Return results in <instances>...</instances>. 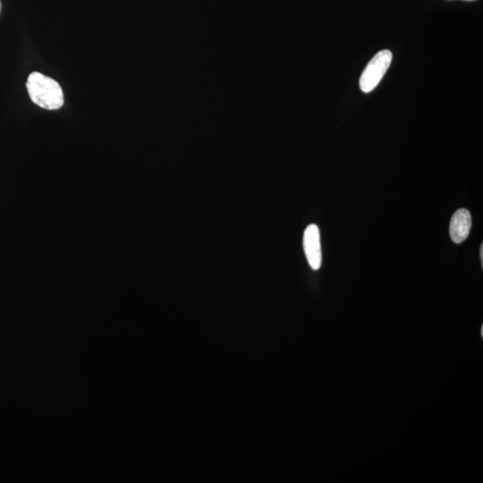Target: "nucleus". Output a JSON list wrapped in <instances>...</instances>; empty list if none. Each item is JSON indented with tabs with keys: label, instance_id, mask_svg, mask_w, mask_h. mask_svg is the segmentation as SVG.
I'll return each instance as SVG.
<instances>
[{
	"label": "nucleus",
	"instance_id": "nucleus-5",
	"mask_svg": "<svg viewBox=\"0 0 483 483\" xmlns=\"http://www.w3.org/2000/svg\"><path fill=\"white\" fill-rule=\"evenodd\" d=\"M479 258H481L482 267H483V244L479 247Z\"/></svg>",
	"mask_w": 483,
	"mask_h": 483
},
{
	"label": "nucleus",
	"instance_id": "nucleus-3",
	"mask_svg": "<svg viewBox=\"0 0 483 483\" xmlns=\"http://www.w3.org/2000/svg\"><path fill=\"white\" fill-rule=\"evenodd\" d=\"M304 250L309 265L314 271H318L322 262L321 233L318 226L311 224L305 229Z\"/></svg>",
	"mask_w": 483,
	"mask_h": 483
},
{
	"label": "nucleus",
	"instance_id": "nucleus-6",
	"mask_svg": "<svg viewBox=\"0 0 483 483\" xmlns=\"http://www.w3.org/2000/svg\"><path fill=\"white\" fill-rule=\"evenodd\" d=\"M468 1H472V0H468Z\"/></svg>",
	"mask_w": 483,
	"mask_h": 483
},
{
	"label": "nucleus",
	"instance_id": "nucleus-1",
	"mask_svg": "<svg viewBox=\"0 0 483 483\" xmlns=\"http://www.w3.org/2000/svg\"><path fill=\"white\" fill-rule=\"evenodd\" d=\"M26 87L32 103L39 107L55 110L63 106V91L54 79L34 72L29 75Z\"/></svg>",
	"mask_w": 483,
	"mask_h": 483
},
{
	"label": "nucleus",
	"instance_id": "nucleus-2",
	"mask_svg": "<svg viewBox=\"0 0 483 483\" xmlns=\"http://www.w3.org/2000/svg\"><path fill=\"white\" fill-rule=\"evenodd\" d=\"M392 58V52L385 49L371 59L360 78V88L363 93L369 94L378 86L390 67Z\"/></svg>",
	"mask_w": 483,
	"mask_h": 483
},
{
	"label": "nucleus",
	"instance_id": "nucleus-4",
	"mask_svg": "<svg viewBox=\"0 0 483 483\" xmlns=\"http://www.w3.org/2000/svg\"><path fill=\"white\" fill-rule=\"evenodd\" d=\"M472 216L468 210H456L450 221L449 234L455 244H462L468 239L472 228Z\"/></svg>",
	"mask_w": 483,
	"mask_h": 483
}]
</instances>
